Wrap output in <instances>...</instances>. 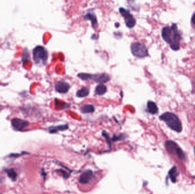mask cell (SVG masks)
I'll list each match as a JSON object with an SVG mask.
<instances>
[{
	"instance_id": "obj_1",
	"label": "cell",
	"mask_w": 195,
	"mask_h": 194,
	"mask_svg": "<svg viewBox=\"0 0 195 194\" xmlns=\"http://www.w3.org/2000/svg\"><path fill=\"white\" fill-rule=\"evenodd\" d=\"M162 36L166 43L169 44L172 50L178 51L180 49V42L182 37L181 32L178 30L176 23H172L171 27H164L162 30Z\"/></svg>"
},
{
	"instance_id": "obj_2",
	"label": "cell",
	"mask_w": 195,
	"mask_h": 194,
	"mask_svg": "<svg viewBox=\"0 0 195 194\" xmlns=\"http://www.w3.org/2000/svg\"><path fill=\"white\" fill-rule=\"evenodd\" d=\"M159 119L164 121L166 125L172 130L180 133L183 130V126L179 117L172 112H165L159 116Z\"/></svg>"
},
{
	"instance_id": "obj_3",
	"label": "cell",
	"mask_w": 195,
	"mask_h": 194,
	"mask_svg": "<svg viewBox=\"0 0 195 194\" xmlns=\"http://www.w3.org/2000/svg\"><path fill=\"white\" fill-rule=\"evenodd\" d=\"M165 147L169 153L176 154L181 161H186L187 158L184 152L175 142L171 140H168L165 142Z\"/></svg>"
},
{
	"instance_id": "obj_4",
	"label": "cell",
	"mask_w": 195,
	"mask_h": 194,
	"mask_svg": "<svg viewBox=\"0 0 195 194\" xmlns=\"http://www.w3.org/2000/svg\"><path fill=\"white\" fill-rule=\"evenodd\" d=\"M33 59L37 64H46L48 59V52L46 49L41 46L35 47L32 51Z\"/></svg>"
},
{
	"instance_id": "obj_5",
	"label": "cell",
	"mask_w": 195,
	"mask_h": 194,
	"mask_svg": "<svg viewBox=\"0 0 195 194\" xmlns=\"http://www.w3.org/2000/svg\"><path fill=\"white\" fill-rule=\"evenodd\" d=\"M131 51L134 56L139 58H143L148 56V51L146 46L139 42H135L131 44Z\"/></svg>"
},
{
	"instance_id": "obj_6",
	"label": "cell",
	"mask_w": 195,
	"mask_h": 194,
	"mask_svg": "<svg viewBox=\"0 0 195 194\" xmlns=\"http://www.w3.org/2000/svg\"><path fill=\"white\" fill-rule=\"evenodd\" d=\"M119 11L122 16L124 18L127 27L130 29L133 28L136 25V21L134 17L131 14L130 10L121 7L119 9Z\"/></svg>"
},
{
	"instance_id": "obj_7",
	"label": "cell",
	"mask_w": 195,
	"mask_h": 194,
	"mask_svg": "<svg viewBox=\"0 0 195 194\" xmlns=\"http://www.w3.org/2000/svg\"><path fill=\"white\" fill-rule=\"evenodd\" d=\"M11 124L14 129L17 131H21L28 126L29 122L22 119L15 118L12 120Z\"/></svg>"
},
{
	"instance_id": "obj_8",
	"label": "cell",
	"mask_w": 195,
	"mask_h": 194,
	"mask_svg": "<svg viewBox=\"0 0 195 194\" xmlns=\"http://www.w3.org/2000/svg\"><path fill=\"white\" fill-rule=\"evenodd\" d=\"M70 88V86L69 84L65 81H58L55 85V91L59 94H66L68 92Z\"/></svg>"
},
{
	"instance_id": "obj_9",
	"label": "cell",
	"mask_w": 195,
	"mask_h": 194,
	"mask_svg": "<svg viewBox=\"0 0 195 194\" xmlns=\"http://www.w3.org/2000/svg\"><path fill=\"white\" fill-rule=\"evenodd\" d=\"M93 79L96 83H99L100 84H103L109 81L110 79V78L109 74L106 73H102V74H98L96 75H93Z\"/></svg>"
},
{
	"instance_id": "obj_10",
	"label": "cell",
	"mask_w": 195,
	"mask_h": 194,
	"mask_svg": "<svg viewBox=\"0 0 195 194\" xmlns=\"http://www.w3.org/2000/svg\"><path fill=\"white\" fill-rule=\"evenodd\" d=\"M93 177V173L91 170H86L84 171L80 176L79 182L81 184L89 183Z\"/></svg>"
},
{
	"instance_id": "obj_11",
	"label": "cell",
	"mask_w": 195,
	"mask_h": 194,
	"mask_svg": "<svg viewBox=\"0 0 195 194\" xmlns=\"http://www.w3.org/2000/svg\"><path fill=\"white\" fill-rule=\"evenodd\" d=\"M147 107L148 112L152 114H157L159 112V108L156 105V104L152 101H148L147 102Z\"/></svg>"
},
{
	"instance_id": "obj_12",
	"label": "cell",
	"mask_w": 195,
	"mask_h": 194,
	"mask_svg": "<svg viewBox=\"0 0 195 194\" xmlns=\"http://www.w3.org/2000/svg\"><path fill=\"white\" fill-rule=\"evenodd\" d=\"M84 19L85 20H90L91 22L92 26L95 29L97 28L98 21L97 19V17L94 14V13H87L86 14L84 15Z\"/></svg>"
},
{
	"instance_id": "obj_13",
	"label": "cell",
	"mask_w": 195,
	"mask_h": 194,
	"mask_svg": "<svg viewBox=\"0 0 195 194\" xmlns=\"http://www.w3.org/2000/svg\"><path fill=\"white\" fill-rule=\"evenodd\" d=\"M179 175V171L176 166L172 167L168 172V175L172 183H176L177 177Z\"/></svg>"
},
{
	"instance_id": "obj_14",
	"label": "cell",
	"mask_w": 195,
	"mask_h": 194,
	"mask_svg": "<svg viewBox=\"0 0 195 194\" xmlns=\"http://www.w3.org/2000/svg\"><path fill=\"white\" fill-rule=\"evenodd\" d=\"M80 111L81 113H84V114L92 113L95 111V107L93 105L85 104L82 106L80 108Z\"/></svg>"
},
{
	"instance_id": "obj_15",
	"label": "cell",
	"mask_w": 195,
	"mask_h": 194,
	"mask_svg": "<svg viewBox=\"0 0 195 194\" xmlns=\"http://www.w3.org/2000/svg\"><path fill=\"white\" fill-rule=\"evenodd\" d=\"M107 87L103 84H99L96 87L95 93L99 96L104 95L107 92Z\"/></svg>"
},
{
	"instance_id": "obj_16",
	"label": "cell",
	"mask_w": 195,
	"mask_h": 194,
	"mask_svg": "<svg viewBox=\"0 0 195 194\" xmlns=\"http://www.w3.org/2000/svg\"><path fill=\"white\" fill-rule=\"evenodd\" d=\"M89 94H90L89 89L88 88L84 87L80 89L79 91H78V92L76 94V96L78 97H86L89 95Z\"/></svg>"
},
{
	"instance_id": "obj_17",
	"label": "cell",
	"mask_w": 195,
	"mask_h": 194,
	"mask_svg": "<svg viewBox=\"0 0 195 194\" xmlns=\"http://www.w3.org/2000/svg\"><path fill=\"white\" fill-rule=\"evenodd\" d=\"M68 128V125H59V126H57V127H50L49 128V131L50 133H56L58 131L61 130H65Z\"/></svg>"
},
{
	"instance_id": "obj_18",
	"label": "cell",
	"mask_w": 195,
	"mask_h": 194,
	"mask_svg": "<svg viewBox=\"0 0 195 194\" xmlns=\"http://www.w3.org/2000/svg\"><path fill=\"white\" fill-rule=\"evenodd\" d=\"M78 77L82 79V80H89L91 79H93V75L87 74V73H80L78 74Z\"/></svg>"
},
{
	"instance_id": "obj_19",
	"label": "cell",
	"mask_w": 195,
	"mask_h": 194,
	"mask_svg": "<svg viewBox=\"0 0 195 194\" xmlns=\"http://www.w3.org/2000/svg\"><path fill=\"white\" fill-rule=\"evenodd\" d=\"M6 172L8 174V176L12 179L13 180L15 181L16 180L17 178V174L16 172L15 171V170L13 169H7L6 170Z\"/></svg>"
},
{
	"instance_id": "obj_20",
	"label": "cell",
	"mask_w": 195,
	"mask_h": 194,
	"mask_svg": "<svg viewBox=\"0 0 195 194\" xmlns=\"http://www.w3.org/2000/svg\"><path fill=\"white\" fill-rule=\"evenodd\" d=\"M191 22L195 26V12L193 14L192 18H191Z\"/></svg>"
},
{
	"instance_id": "obj_21",
	"label": "cell",
	"mask_w": 195,
	"mask_h": 194,
	"mask_svg": "<svg viewBox=\"0 0 195 194\" xmlns=\"http://www.w3.org/2000/svg\"><path fill=\"white\" fill-rule=\"evenodd\" d=\"M194 154H195V146L194 147Z\"/></svg>"
}]
</instances>
